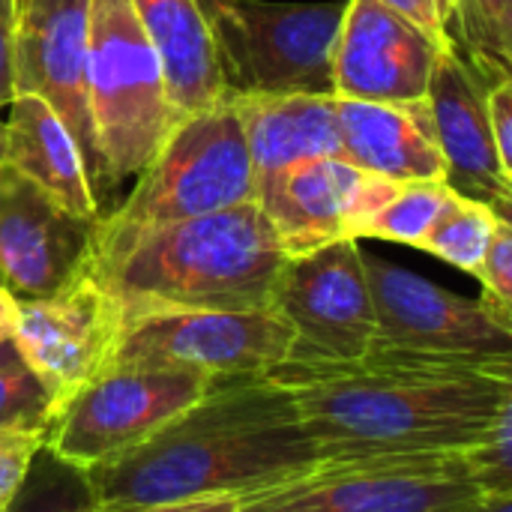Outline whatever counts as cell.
I'll list each match as a JSON object with an SVG mask.
<instances>
[{"mask_svg":"<svg viewBox=\"0 0 512 512\" xmlns=\"http://www.w3.org/2000/svg\"><path fill=\"white\" fill-rule=\"evenodd\" d=\"M255 171L231 96L186 114L135 177L126 201L96 219L93 246L255 201Z\"/></svg>","mask_w":512,"mask_h":512,"instance_id":"277c9868","label":"cell"},{"mask_svg":"<svg viewBox=\"0 0 512 512\" xmlns=\"http://www.w3.org/2000/svg\"><path fill=\"white\" fill-rule=\"evenodd\" d=\"M489 81L447 39L435 57L426 105L444 156V183L465 198L510 216L512 171L501 162L486 105Z\"/></svg>","mask_w":512,"mask_h":512,"instance_id":"e0dca14e","label":"cell"},{"mask_svg":"<svg viewBox=\"0 0 512 512\" xmlns=\"http://www.w3.org/2000/svg\"><path fill=\"white\" fill-rule=\"evenodd\" d=\"M6 512H96L87 480L72 465L39 447L21 492Z\"/></svg>","mask_w":512,"mask_h":512,"instance_id":"d4e9b609","label":"cell"},{"mask_svg":"<svg viewBox=\"0 0 512 512\" xmlns=\"http://www.w3.org/2000/svg\"><path fill=\"white\" fill-rule=\"evenodd\" d=\"M210 378L174 369L117 366L84 387L45 429V450L75 471L111 462L195 405Z\"/></svg>","mask_w":512,"mask_h":512,"instance_id":"ba28073f","label":"cell"},{"mask_svg":"<svg viewBox=\"0 0 512 512\" xmlns=\"http://www.w3.org/2000/svg\"><path fill=\"white\" fill-rule=\"evenodd\" d=\"M15 99V0H0V108Z\"/></svg>","mask_w":512,"mask_h":512,"instance_id":"1f68e13d","label":"cell"},{"mask_svg":"<svg viewBox=\"0 0 512 512\" xmlns=\"http://www.w3.org/2000/svg\"><path fill=\"white\" fill-rule=\"evenodd\" d=\"M270 309L291 330L294 363H360L375 345V306L360 240L285 258Z\"/></svg>","mask_w":512,"mask_h":512,"instance_id":"30bf717a","label":"cell"},{"mask_svg":"<svg viewBox=\"0 0 512 512\" xmlns=\"http://www.w3.org/2000/svg\"><path fill=\"white\" fill-rule=\"evenodd\" d=\"M327 459L285 387L267 375L219 378L141 447L84 471L96 512L198 498H252L303 480Z\"/></svg>","mask_w":512,"mask_h":512,"instance_id":"6da1fadb","label":"cell"},{"mask_svg":"<svg viewBox=\"0 0 512 512\" xmlns=\"http://www.w3.org/2000/svg\"><path fill=\"white\" fill-rule=\"evenodd\" d=\"M288 357L291 330L273 309L147 312L123 318L114 369H174L219 381L264 375Z\"/></svg>","mask_w":512,"mask_h":512,"instance_id":"8fae6325","label":"cell"},{"mask_svg":"<svg viewBox=\"0 0 512 512\" xmlns=\"http://www.w3.org/2000/svg\"><path fill=\"white\" fill-rule=\"evenodd\" d=\"M441 45L381 0H345L333 51L336 99L402 105L426 99Z\"/></svg>","mask_w":512,"mask_h":512,"instance_id":"2e32d148","label":"cell"},{"mask_svg":"<svg viewBox=\"0 0 512 512\" xmlns=\"http://www.w3.org/2000/svg\"><path fill=\"white\" fill-rule=\"evenodd\" d=\"M0 162H3V120H0Z\"/></svg>","mask_w":512,"mask_h":512,"instance_id":"74e56055","label":"cell"},{"mask_svg":"<svg viewBox=\"0 0 512 512\" xmlns=\"http://www.w3.org/2000/svg\"><path fill=\"white\" fill-rule=\"evenodd\" d=\"M339 156L360 171L390 180H444V156L426 99L402 105L336 99Z\"/></svg>","mask_w":512,"mask_h":512,"instance_id":"ac0fdd59","label":"cell"},{"mask_svg":"<svg viewBox=\"0 0 512 512\" xmlns=\"http://www.w3.org/2000/svg\"><path fill=\"white\" fill-rule=\"evenodd\" d=\"M42 444V432H0V512L12 507Z\"/></svg>","mask_w":512,"mask_h":512,"instance_id":"f1b7e54d","label":"cell"},{"mask_svg":"<svg viewBox=\"0 0 512 512\" xmlns=\"http://www.w3.org/2000/svg\"><path fill=\"white\" fill-rule=\"evenodd\" d=\"M486 105H489V126H492L498 156L512 171V78H501L489 84Z\"/></svg>","mask_w":512,"mask_h":512,"instance_id":"4dcf8cb0","label":"cell"},{"mask_svg":"<svg viewBox=\"0 0 512 512\" xmlns=\"http://www.w3.org/2000/svg\"><path fill=\"white\" fill-rule=\"evenodd\" d=\"M228 3H231V0H198V6L204 9V15H207V21H210V24H213L225 9H228Z\"/></svg>","mask_w":512,"mask_h":512,"instance_id":"8d00e7d4","label":"cell"},{"mask_svg":"<svg viewBox=\"0 0 512 512\" xmlns=\"http://www.w3.org/2000/svg\"><path fill=\"white\" fill-rule=\"evenodd\" d=\"M465 474L486 498L512 495V405L501 411L495 426L471 450L459 453Z\"/></svg>","mask_w":512,"mask_h":512,"instance_id":"484cf974","label":"cell"},{"mask_svg":"<svg viewBox=\"0 0 512 512\" xmlns=\"http://www.w3.org/2000/svg\"><path fill=\"white\" fill-rule=\"evenodd\" d=\"M3 120V162L81 219H99V198L90 186L81 150L39 96H15Z\"/></svg>","mask_w":512,"mask_h":512,"instance_id":"ffe728a7","label":"cell"},{"mask_svg":"<svg viewBox=\"0 0 512 512\" xmlns=\"http://www.w3.org/2000/svg\"><path fill=\"white\" fill-rule=\"evenodd\" d=\"M150 36L174 108L180 117L225 99L228 84L219 66L216 39L198 0H129Z\"/></svg>","mask_w":512,"mask_h":512,"instance_id":"44dd1931","label":"cell"},{"mask_svg":"<svg viewBox=\"0 0 512 512\" xmlns=\"http://www.w3.org/2000/svg\"><path fill=\"white\" fill-rule=\"evenodd\" d=\"M363 270L375 306V345L369 354L512 381V324L483 300L453 294L366 252Z\"/></svg>","mask_w":512,"mask_h":512,"instance_id":"8992f818","label":"cell"},{"mask_svg":"<svg viewBox=\"0 0 512 512\" xmlns=\"http://www.w3.org/2000/svg\"><path fill=\"white\" fill-rule=\"evenodd\" d=\"M483 498L459 456H420L327 462L240 501L237 512H468Z\"/></svg>","mask_w":512,"mask_h":512,"instance_id":"9c48e42d","label":"cell"},{"mask_svg":"<svg viewBox=\"0 0 512 512\" xmlns=\"http://www.w3.org/2000/svg\"><path fill=\"white\" fill-rule=\"evenodd\" d=\"M9 366H24L18 351H15V345H12V339L0 342V369H9Z\"/></svg>","mask_w":512,"mask_h":512,"instance_id":"d590c367","label":"cell"},{"mask_svg":"<svg viewBox=\"0 0 512 512\" xmlns=\"http://www.w3.org/2000/svg\"><path fill=\"white\" fill-rule=\"evenodd\" d=\"M285 387L327 462L459 456L512 405V381L381 354L264 372Z\"/></svg>","mask_w":512,"mask_h":512,"instance_id":"7a4b0ae2","label":"cell"},{"mask_svg":"<svg viewBox=\"0 0 512 512\" xmlns=\"http://www.w3.org/2000/svg\"><path fill=\"white\" fill-rule=\"evenodd\" d=\"M255 171V192L291 165L339 156L336 96L228 90ZM258 198V195H255Z\"/></svg>","mask_w":512,"mask_h":512,"instance_id":"d6986e66","label":"cell"},{"mask_svg":"<svg viewBox=\"0 0 512 512\" xmlns=\"http://www.w3.org/2000/svg\"><path fill=\"white\" fill-rule=\"evenodd\" d=\"M447 33L489 84L512 78V0H453Z\"/></svg>","mask_w":512,"mask_h":512,"instance_id":"7402d4cb","label":"cell"},{"mask_svg":"<svg viewBox=\"0 0 512 512\" xmlns=\"http://www.w3.org/2000/svg\"><path fill=\"white\" fill-rule=\"evenodd\" d=\"M501 216H507V213H498L495 207H489L483 201L453 195L447 201V207L441 210L438 222L432 225V231L423 243V252H432L435 258L453 264L456 270L477 276Z\"/></svg>","mask_w":512,"mask_h":512,"instance_id":"cb8c5ba5","label":"cell"},{"mask_svg":"<svg viewBox=\"0 0 512 512\" xmlns=\"http://www.w3.org/2000/svg\"><path fill=\"white\" fill-rule=\"evenodd\" d=\"M444 3H447V9H450V12H453V0H444Z\"/></svg>","mask_w":512,"mask_h":512,"instance_id":"f35d334b","label":"cell"},{"mask_svg":"<svg viewBox=\"0 0 512 512\" xmlns=\"http://www.w3.org/2000/svg\"><path fill=\"white\" fill-rule=\"evenodd\" d=\"M402 18H408L414 27H420L435 45H444L450 39L447 24H450V9L444 0H381Z\"/></svg>","mask_w":512,"mask_h":512,"instance_id":"f546056e","label":"cell"},{"mask_svg":"<svg viewBox=\"0 0 512 512\" xmlns=\"http://www.w3.org/2000/svg\"><path fill=\"white\" fill-rule=\"evenodd\" d=\"M285 252L258 201L93 246L90 276L120 315L270 309Z\"/></svg>","mask_w":512,"mask_h":512,"instance_id":"3957f363","label":"cell"},{"mask_svg":"<svg viewBox=\"0 0 512 512\" xmlns=\"http://www.w3.org/2000/svg\"><path fill=\"white\" fill-rule=\"evenodd\" d=\"M90 0H15V96L45 99L72 132L90 186L108 183L87 102Z\"/></svg>","mask_w":512,"mask_h":512,"instance_id":"4fadbf2b","label":"cell"},{"mask_svg":"<svg viewBox=\"0 0 512 512\" xmlns=\"http://www.w3.org/2000/svg\"><path fill=\"white\" fill-rule=\"evenodd\" d=\"M240 498H198V501H180V504H162L135 512H237Z\"/></svg>","mask_w":512,"mask_h":512,"instance_id":"d6a6232c","label":"cell"},{"mask_svg":"<svg viewBox=\"0 0 512 512\" xmlns=\"http://www.w3.org/2000/svg\"><path fill=\"white\" fill-rule=\"evenodd\" d=\"M87 102L111 186L138 177L180 120L162 60L129 0L87 6Z\"/></svg>","mask_w":512,"mask_h":512,"instance_id":"5b68a950","label":"cell"},{"mask_svg":"<svg viewBox=\"0 0 512 512\" xmlns=\"http://www.w3.org/2000/svg\"><path fill=\"white\" fill-rule=\"evenodd\" d=\"M96 219H81L0 162V288L45 300L90 270Z\"/></svg>","mask_w":512,"mask_h":512,"instance_id":"5bb4252c","label":"cell"},{"mask_svg":"<svg viewBox=\"0 0 512 512\" xmlns=\"http://www.w3.org/2000/svg\"><path fill=\"white\" fill-rule=\"evenodd\" d=\"M345 0H231L210 24L228 90L336 96L333 51Z\"/></svg>","mask_w":512,"mask_h":512,"instance_id":"52a82bcc","label":"cell"},{"mask_svg":"<svg viewBox=\"0 0 512 512\" xmlns=\"http://www.w3.org/2000/svg\"><path fill=\"white\" fill-rule=\"evenodd\" d=\"M456 192L444 180H414L399 183L396 192L369 216L360 240H387L423 249L432 225Z\"/></svg>","mask_w":512,"mask_h":512,"instance_id":"603a6c76","label":"cell"},{"mask_svg":"<svg viewBox=\"0 0 512 512\" xmlns=\"http://www.w3.org/2000/svg\"><path fill=\"white\" fill-rule=\"evenodd\" d=\"M477 279L483 282V303L512 324V225L510 216L498 219L495 237L486 249V258L477 270Z\"/></svg>","mask_w":512,"mask_h":512,"instance_id":"83f0119b","label":"cell"},{"mask_svg":"<svg viewBox=\"0 0 512 512\" xmlns=\"http://www.w3.org/2000/svg\"><path fill=\"white\" fill-rule=\"evenodd\" d=\"M120 330L117 300L90 273L54 297L21 303L12 345L45 387L51 420L84 387L114 369Z\"/></svg>","mask_w":512,"mask_h":512,"instance_id":"7c38bea8","label":"cell"},{"mask_svg":"<svg viewBox=\"0 0 512 512\" xmlns=\"http://www.w3.org/2000/svg\"><path fill=\"white\" fill-rule=\"evenodd\" d=\"M396 186L342 156H318L267 180L255 201L282 252L294 258L336 240H360L363 225Z\"/></svg>","mask_w":512,"mask_h":512,"instance_id":"9a60e30c","label":"cell"},{"mask_svg":"<svg viewBox=\"0 0 512 512\" xmlns=\"http://www.w3.org/2000/svg\"><path fill=\"white\" fill-rule=\"evenodd\" d=\"M18 309L21 303L0 288V342H9L18 327Z\"/></svg>","mask_w":512,"mask_h":512,"instance_id":"836d02e7","label":"cell"},{"mask_svg":"<svg viewBox=\"0 0 512 512\" xmlns=\"http://www.w3.org/2000/svg\"><path fill=\"white\" fill-rule=\"evenodd\" d=\"M468 512H512V495H507V498H483L477 507H471Z\"/></svg>","mask_w":512,"mask_h":512,"instance_id":"e575fe53","label":"cell"},{"mask_svg":"<svg viewBox=\"0 0 512 512\" xmlns=\"http://www.w3.org/2000/svg\"><path fill=\"white\" fill-rule=\"evenodd\" d=\"M51 423V402L27 366L0 369V432H42Z\"/></svg>","mask_w":512,"mask_h":512,"instance_id":"4316f807","label":"cell"}]
</instances>
